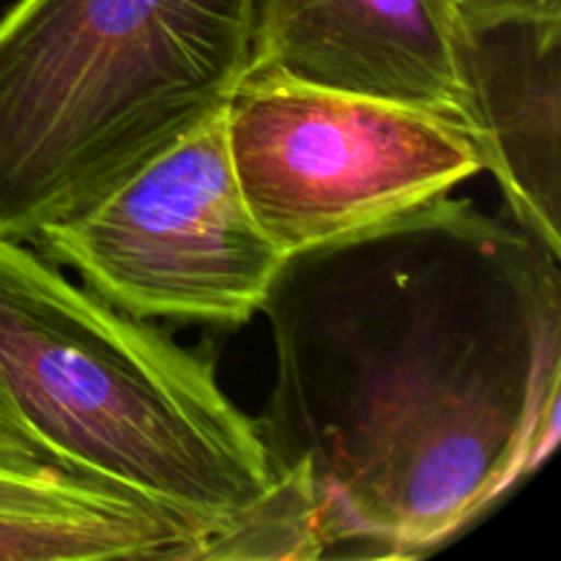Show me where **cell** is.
Returning <instances> with one entry per match:
<instances>
[{
    "label": "cell",
    "instance_id": "obj_6",
    "mask_svg": "<svg viewBox=\"0 0 561 561\" xmlns=\"http://www.w3.org/2000/svg\"><path fill=\"white\" fill-rule=\"evenodd\" d=\"M466 42L449 0H255L247 77L409 104L471 137Z\"/></svg>",
    "mask_w": 561,
    "mask_h": 561
},
{
    "label": "cell",
    "instance_id": "obj_7",
    "mask_svg": "<svg viewBox=\"0 0 561 561\" xmlns=\"http://www.w3.org/2000/svg\"><path fill=\"white\" fill-rule=\"evenodd\" d=\"M471 140L518 228L561 255V20L469 27Z\"/></svg>",
    "mask_w": 561,
    "mask_h": 561
},
{
    "label": "cell",
    "instance_id": "obj_1",
    "mask_svg": "<svg viewBox=\"0 0 561 561\" xmlns=\"http://www.w3.org/2000/svg\"><path fill=\"white\" fill-rule=\"evenodd\" d=\"M255 416L305 482L321 557L405 559L480 518L559 442V257L463 197L283 257Z\"/></svg>",
    "mask_w": 561,
    "mask_h": 561
},
{
    "label": "cell",
    "instance_id": "obj_4",
    "mask_svg": "<svg viewBox=\"0 0 561 561\" xmlns=\"http://www.w3.org/2000/svg\"><path fill=\"white\" fill-rule=\"evenodd\" d=\"M247 208L283 255L356 233L482 173L438 115L283 77H247L225 107Z\"/></svg>",
    "mask_w": 561,
    "mask_h": 561
},
{
    "label": "cell",
    "instance_id": "obj_2",
    "mask_svg": "<svg viewBox=\"0 0 561 561\" xmlns=\"http://www.w3.org/2000/svg\"><path fill=\"white\" fill-rule=\"evenodd\" d=\"M0 442L179 526L203 559L277 491L206 359L0 236Z\"/></svg>",
    "mask_w": 561,
    "mask_h": 561
},
{
    "label": "cell",
    "instance_id": "obj_9",
    "mask_svg": "<svg viewBox=\"0 0 561 561\" xmlns=\"http://www.w3.org/2000/svg\"><path fill=\"white\" fill-rule=\"evenodd\" d=\"M104 559L91 540L64 526L0 515V561Z\"/></svg>",
    "mask_w": 561,
    "mask_h": 561
},
{
    "label": "cell",
    "instance_id": "obj_10",
    "mask_svg": "<svg viewBox=\"0 0 561 561\" xmlns=\"http://www.w3.org/2000/svg\"><path fill=\"white\" fill-rule=\"evenodd\" d=\"M466 27L515 20H561V0H449Z\"/></svg>",
    "mask_w": 561,
    "mask_h": 561
},
{
    "label": "cell",
    "instance_id": "obj_8",
    "mask_svg": "<svg viewBox=\"0 0 561 561\" xmlns=\"http://www.w3.org/2000/svg\"><path fill=\"white\" fill-rule=\"evenodd\" d=\"M0 515L64 526L91 540L104 559H192V540L135 502L66 480L0 442Z\"/></svg>",
    "mask_w": 561,
    "mask_h": 561
},
{
    "label": "cell",
    "instance_id": "obj_3",
    "mask_svg": "<svg viewBox=\"0 0 561 561\" xmlns=\"http://www.w3.org/2000/svg\"><path fill=\"white\" fill-rule=\"evenodd\" d=\"M255 0H16L0 16V236L58 219L225 113Z\"/></svg>",
    "mask_w": 561,
    "mask_h": 561
},
{
    "label": "cell",
    "instance_id": "obj_5",
    "mask_svg": "<svg viewBox=\"0 0 561 561\" xmlns=\"http://www.w3.org/2000/svg\"><path fill=\"white\" fill-rule=\"evenodd\" d=\"M47 261L140 321L244 327L283 263L247 208L225 113L33 236Z\"/></svg>",
    "mask_w": 561,
    "mask_h": 561
}]
</instances>
